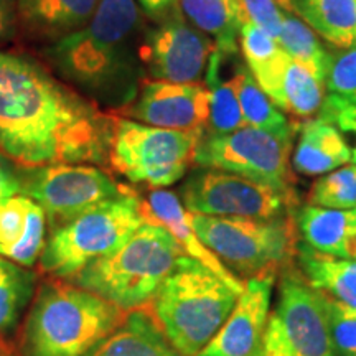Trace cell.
I'll list each match as a JSON object with an SVG mask.
<instances>
[{"instance_id": "1", "label": "cell", "mask_w": 356, "mask_h": 356, "mask_svg": "<svg viewBox=\"0 0 356 356\" xmlns=\"http://www.w3.org/2000/svg\"><path fill=\"white\" fill-rule=\"evenodd\" d=\"M113 119L25 56L0 51V150L22 167L102 162Z\"/></svg>"}, {"instance_id": "2", "label": "cell", "mask_w": 356, "mask_h": 356, "mask_svg": "<svg viewBox=\"0 0 356 356\" xmlns=\"http://www.w3.org/2000/svg\"><path fill=\"white\" fill-rule=\"evenodd\" d=\"M147 30L136 0H99L88 25L53 42L44 56L95 104L124 109L145 81L140 50Z\"/></svg>"}, {"instance_id": "3", "label": "cell", "mask_w": 356, "mask_h": 356, "mask_svg": "<svg viewBox=\"0 0 356 356\" xmlns=\"http://www.w3.org/2000/svg\"><path fill=\"white\" fill-rule=\"evenodd\" d=\"M241 292L184 254L152 299L154 317L184 356H197L215 338Z\"/></svg>"}, {"instance_id": "4", "label": "cell", "mask_w": 356, "mask_h": 356, "mask_svg": "<svg viewBox=\"0 0 356 356\" xmlns=\"http://www.w3.org/2000/svg\"><path fill=\"white\" fill-rule=\"evenodd\" d=\"M184 249L155 222L145 221L121 248L74 274V286L95 293L124 312L152 302Z\"/></svg>"}, {"instance_id": "5", "label": "cell", "mask_w": 356, "mask_h": 356, "mask_svg": "<svg viewBox=\"0 0 356 356\" xmlns=\"http://www.w3.org/2000/svg\"><path fill=\"white\" fill-rule=\"evenodd\" d=\"M124 310L78 286L40 289L22 337V356H84L122 322Z\"/></svg>"}, {"instance_id": "6", "label": "cell", "mask_w": 356, "mask_h": 356, "mask_svg": "<svg viewBox=\"0 0 356 356\" xmlns=\"http://www.w3.org/2000/svg\"><path fill=\"white\" fill-rule=\"evenodd\" d=\"M144 222L140 200L132 191L97 203L53 228L40 259L43 270L71 279L88 264L121 248Z\"/></svg>"}, {"instance_id": "7", "label": "cell", "mask_w": 356, "mask_h": 356, "mask_svg": "<svg viewBox=\"0 0 356 356\" xmlns=\"http://www.w3.org/2000/svg\"><path fill=\"white\" fill-rule=\"evenodd\" d=\"M202 243L236 277L279 273L297 249L293 215L275 218L207 216L191 213Z\"/></svg>"}, {"instance_id": "8", "label": "cell", "mask_w": 356, "mask_h": 356, "mask_svg": "<svg viewBox=\"0 0 356 356\" xmlns=\"http://www.w3.org/2000/svg\"><path fill=\"white\" fill-rule=\"evenodd\" d=\"M202 134L170 131L132 119H113L108 157L132 184L163 188L177 184L193 163Z\"/></svg>"}, {"instance_id": "9", "label": "cell", "mask_w": 356, "mask_h": 356, "mask_svg": "<svg viewBox=\"0 0 356 356\" xmlns=\"http://www.w3.org/2000/svg\"><path fill=\"white\" fill-rule=\"evenodd\" d=\"M259 356H337L322 293L296 267L280 274Z\"/></svg>"}, {"instance_id": "10", "label": "cell", "mask_w": 356, "mask_h": 356, "mask_svg": "<svg viewBox=\"0 0 356 356\" xmlns=\"http://www.w3.org/2000/svg\"><path fill=\"white\" fill-rule=\"evenodd\" d=\"M291 142L244 126L229 134H203L193 163L241 175L282 191H293Z\"/></svg>"}, {"instance_id": "11", "label": "cell", "mask_w": 356, "mask_h": 356, "mask_svg": "<svg viewBox=\"0 0 356 356\" xmlns=\"http://www.w3.org/2000/svg\"><path fill=\"white\" fill-rule=\"evenodd\" d=\"M184 207L195 215L275 218L292 215L296 191H282L218 168H200L180 188Z\"/></svg>"}, {"instance_id": "12", "label": "cell", "mask_w": 356, "mask_h": 356, "mask_svg": "<svg viewBox=\"0 0 356 356\" xmlns=\"http://www.w3.org/2000/svg\"><path fill=\"white\" fill-rule=\"evenodd\" d=\"M20 193L43 208L53 228L106 200L131 193L108 173L81 163H51L20 173Z\"/></svg>"}, {"instance_id": "13", "label": "cell", "mask_w": 356, "mask_h": 356, "mask_svg": "<svg viewBox=\"0 0 356 356\" xmlns=\"http://www.w3.org/2000/svg\"><path fill=\"white\" fill-rule=\"evenodd\" d=\"M215 43L184 15L149 26L142 43V63L154 81L198 83L207 73Z\"/></svg>"}, {"instance_id": "14", "label": "cell", "mask_w": 356, "mask_h": 356, "mask_svg": "<svg viewBox=\"0 0 356 356\" xmlns=\"http://www.w3.org/2000/svg\"><path fill=\"white\" fill-rule=\"evenodd\" d=\"M121 113L132 121L160 129L202 134L207 129L210 96L204 83H142L136 99Z\"/></svg>"}, {"instance_id": "15", "label": "cell", "mask_w": 356, "mask_h": 356, "mask_svg": "<svg viewBox=\"0 0 356 356\" xmlns=\"http://www.w3.org/2000/svg\"><path fill=\"white\" fill-rule=\"evenodd\" d=\"M277 273L244 280V291L221 330L197 356H259Z\"/></svg>"}, {"instance_id": "16", "label": "cell", "mask_w": 356, "mask_h": 356, "mask_svg": "<svg viewBox=\"0 0 356 356\" xmlns=\"http://www.w3.org/2000/svg\"><path fill=\"white\" fill-rule=\"evenodd\" d=\"M262 91L284 114L297 121H309L320 113L325 99V86L299 61L280 51L249 70Z\"/></svg>"}, {"instance_id": "17", "label": "cell", "mask_w": 356, "mask_h": 356, "mask_svg": "<svg viewBox=\"0 0 356 356\" xmlns=\"http://www.w3.org/2000/svg\"><path fill=\"white\" fill-rule=\"evenodd\" d=\"M140 211L145 221L163 226L177 239V243L180 244L186 256L202 262L218 277L229 284L234 291L243 293L244 280L236 277L228 267L202 243L197 231L193 229V225H191V213L186 210L175 193L162 188L152 190L147 200L144 202L140 200Z\"/></svg>"}, {"instance_id": "18", "label": "cell", "mask_w": 356, "mask_h": 356, "mask_svg": "<svg viewBox=\"0 0 356 356\" xmlns=\"http://www.w3.org/2000/svg\"><path fill=\"white\" fill-rule=\"evenodd\" d=\"M47 215L29 197H13L0 204V256L24 267L35 264L44 248Z\"/></svg>"}, {"instance_id": "19", "label": "cell", "mask_w": 356, "mask_h": 356, "mask_svg": "<svg viewBox=\"0 0 356 356\" xmlns=\"http://www.w3.org/2000/svg\"><path fill=\"white\" fill-rule=\"evenodd\" d=\"M302 243L337 259L356 261V208L328 210L305 204L293 213Z\"/></svg>"}, {"instance_id": "20", "label": "cell", "mask_w": 356, "mask_h": 356, "mask_svg": "<svg viewBox=\"0 0 356 356\" xmlns=\"http://www.w3.org/2000/svg\"><path fill=\"white\" fill-rule=\"evenodd\" d=\"M292 168L307 177H318L351 162V147L332 122L320 115L302 122L297 129Z\"/></svg>"}, {"instance_id": "21", "label": "cell", "mask_w": 356, "mask_h": 356, "mask_svg": "<svg viewBox=\"0 0 356 356\" xmlns=\"http://www.w3.org/2000/svg\"><path fill=\"white\" fill-rule=\"evenodd\" d=\"M84 356H184L173 346L157 320L144 309L131 310L118 328Z\"/></svg>"}, {"instance_id": "22", "label": "cell", "mask_w": 356, "mask_h": 356, "mask_svg": "<svg viewBox=\"0 0 356 356\" xmlns=\"http://www.w3.org/2000/svg\"><path fill=\"white\" fill-rule=\"evenodd\" d=\"M17 6L26 32L58 42L86 26L99 0H17Z\"/></svg>"}, {"instance_id": "23", "label": "cell", "mask_w": 356, "mask_h": 356, "mask_svg": "<svg viewBox=\"0 0 356 356\" xmlns=\"http://www.w3.org/2000/svg\"><path fill=\"white\" fill-rule=\"evenodd\" d=\"M181 15L208 35L225 58L236 56L239 32L248 19L239 0H178Z\"/></svg>"}, {"instance_id": "24", "label": "cell", "mask_w": 356, "mask_h": 356, "mask_svg": "<svg viewBox=\"0 0 356 356\" xmlns=\"http://www.w3.org/2000/svg\"><path fill=\"white\" fill-rule=\"evenodd\" d=\"M282 7L335 48L356 43V0H282Z\"/></svg>"}, {"instance_id": "25", "label": "cell", "mask_w": 356, "mask_h": 356, "mask_svg": "<svg viewBox=\"0 0 356 356\" xmlns=\"http://www.w3.org/2000/svg\"><path fill=\"white\" fill-rule=\"evenodd\" d=\"M296 257L302 275L315 291L356 309V266L353 261L322 254L304 243H297Z\"/></svg>"}, {"instance_id": "26", "label": "cell", "mask_w": 356, "mask_h": 356, "mask_svg": "<svg viewBox=\"0 0 356 356\" xmlns=\"http://www.w3.org/2000/svg\"><path fill=\"white\" fill-rule=\"evenodd\" d=\"M234 76L238 83V97L244 124L273 134L279 139L292 144L299 126L289 121L287 115L269 99V96L262 91L246 65H239Z\"/></svg>"}, {"instance_id": "27", "label": "cell", "mask_w": 356, "mask_h": 356, "mask_svg": "<svg viewBox=\"0 0 356 356\" xmlns=\"http://www.w3.org/2000/svg\"><path fill=\"white\" fill-rule=\"evenodd\" d=\"M226 58L220 51L213 50L207 66L204 86L210 96V113H208L207 129L203 134H229L246 126L244 124L241 104L238 97V83L236 76L222 81L220 68Z\"/></svg>"}, {"instance_id": "28", "label": "cell", "mask_w": 356, "mask_h": 356, "mask_svg": "<svg viewBox=\"0 0 356 356\" xmlns=\"http://www.w3.org/2000/svg\"><path fill=\"white\" fill-rule=\"evenodd\" d=\"M277 43L289 56L305 66L320 83L325 81L330 51L327 50L318 35L292 12L286 10L284 13Z\"/></svg>"}, {"instance_id": "29", "label": "cell", "mask_w": 356, "mask_h": 356, "mask_svg": "<svg viewBox=\"0 0 356 356\" xmlns=\"http://www.w3.org/2000/svg\"><path fill=\"white\" fill-rule=\"evenodd\" d=\"M33 293V274L0 256V332L19 320Z\"/></svg>"}, {"instance_id": "30", "label": "cell", "mask_w": 356, "mask_h": 356, "mask_svg": "<svg viewBox=\"0 0 356 356\" xmlns=\"http://www.w3.org/2000/svg\"><path fill=\"white\" fill-rule=\"evenodd\" d=\"M307 204L328 210L356 208V165L346 163L320 177L307 195Z\"/></svg>"}, {"instance_id": "31", "label": "cell", "mask_w": 356, "mask_h": 356, "mask_svg": "<svg viewBox=\"0 0 356 356\" xmlns=\"http://www.w3.org/2000/svg\"><path fill=\"white\" fill-rule=\"evenodd\" d=\"M323 84L325 95L356 106V43L330 51Z\"/></svg>"}, {"instance_id": "32", "label": "cell", "mask_w": 356, "mask_h": 356, "mask_svg": "<svg viewBox=\"0 0 356 356\" xmlns=\"http://www.w3.org/2000/svg\"><path fill=\"white\" fill-rule=\"evenodd\" d=\"M320 293L337 356H356V309L332 299L327 293Z\"/></svg>"}, {"instance_id": "33", "label": "cell", "mask_w": 356, "mask_h": 356, "mask_svg": "<svg viewBox=\"0 0 356 356\" xmlns=\"http://www.w3.org/2000/svg\"><path fill=\"white\" fill-rule=\"evenodd\" d=\"M239 47H241L244 61L249 70L256 68L270 60L275 53L280 51V44L274 37L259 29L256 24L246 19L239 32Z\"/></svg>"}, {"instance_id": "34", "label": "cell", "mask_w": 356, "mask_h": 356, "mask_svg": "<svg viewBox=\"0 0 356 356\" xmlns=\"http://www.w3.org/2000/svg\"><path fill=\"white\" fill-rule=\"evenodd\" d=\"M325 121L332 122L343 136H350L356 140V106L350 104L340 97L325 95L323 104L317 114ZM351 163L356 165V145L351 149Z\"/></svg>"}, {"instance_id": "35", "label": "cell", "mask_w": 356, "mask_h": 356, "mask_svg": "<svg viewBox=\"0 0 356 356\" xmlns=\"http://www.w3.org/2000/svg\"><path fill=\"white\" fill-rule=\"evenodd\" d=\"M244 8V13L252 24L264 30L277 40L282 17L286 8L282 7V0H239Z\"/></svg>"}, {"instance_id": "36", "label": "cell", "mask_w": 356, "mask_h": 356, "mask_svg": "<svg viewBox=\"0 0 356 356\" xmlns=\"http://www.w3.org/2000/svg\"><path fill=\"white\" fill-rule=\"evenodd\" d=\"M136 2L145 19L154 22V24H160V22L180 13L178 0H136Z\"/></svg>"}, {"instance_id": "37", "label": "cell", "mask_w": 356, "mask_h": 356, "mask_svg": "<svg viewBox=\"0 0 356 356\" xmlns=\"http://www.w3.org/2000/svg\"><path fill=\"white\" fill-rule=\"evenodd\" d=\"M19 25L17 0H0V44L15 37Z\"/></svg>"}, {"instance_id": "38", "label": "cell", "mask_w": 356, "mask_h": 356, "mask_svg": "<svg viewBox=\"0 0 356 356\" xmlns=\"http://www.w3.org/2000/svg\"><path fill=\"white\" fill-rule=\"evenodd\" d=\"M20 173L13 170V167L6 159L0 157V204H3L7 200L20 193Z\"/></svg>"}, {"instance_id": "39", "label": "cell", "mask_w": 356, "mask_h": 356, "mask_svg": "<svg viewBox=\"0 0 356 356\" xmlns=\"http://www.w3.org/2000/svg\"><path fill=\"white\" fill-rule=\"evenodd\" d=\"M353 262H355V266H356V261H353Z\"/></svg>"}]
</instances>
